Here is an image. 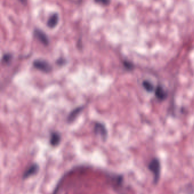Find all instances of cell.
Wrapping results in <instances>:
<instances>
[{"label": "cell", "instance_id": "obj_1", "mask_svg": "<svg viewBox=\"0 0 194 194\" xmlns=\"http://www.w3.org/2000/svg\"><path fill=\"white\" fill-rule=\"evenodd\" d=\"M32 64L34 67L45 72H50L52 68L51 64L43 59H36L32 62Z\"/></svg>", "mask_w": 194, "mask_h": 194}, {"label": "cell", "instance_id": "obj_2", "mask_svg": "<svg viewBox=\"0 0 194 194\" xmlns=\"http://www.w3.org/2000/svg\"><path fill=\"white\" fill-rule=\"evenodd\" d=\"M149 168L153 173L154 180L157 182L158 180L160 174V163L158 159H154L150 163Z\"/></svg>", "mask_w": 194, "mask_h": 194}, {"label": "cell", "instance_id": "obj_3", "mask_svg": "<svg viewBox=\"0 0 194 194\" xmlns=\"http://www.w3.org/2000/svg\"><path fill=\"white\" fill-rule=\"evenodd\" d=\"M34 35L43 44L47 45L49 43V39L47 34L41 29L35 28L34 30Z\"/></svg>", "mask_w": 194, "mask_h": 194}, {"label": "cell", "instance_id": "obj_4", "mask_svg": "<svg viewBox=\"0 0 194 194\" xmlns=\"http://www.w3.org/2000/svg\"><path fill=\"white\" fill-rule=\"evenodd\" d=\"M39 170V167L37 164L36 163L32 164L29 167L28 169H26L24 173L23 174L22 178L23 179L29 178V177H32V175L36 174L37 172H38Z\"/></svg>", "mask_w": 194, "mask_h": 194}, {"label": "cell", "instance_id": "obj_5", "mask_svg": "<svg viewBox=\"0 0 194 194\" xmlns=\"http://www.w3.org/2000/svg\"><path fill=\"white\" fill-rule=\"evenodd\" d=\"M94 131L96 134H100L103 138L107 136V131L105 125L99 122H96L94 125Z\"/></svg>", "mask_w": 194, "mask_h": 194}, {"label": "cell", "instance_id": "obj_6", "mask_svg": "<svg viewBox=\"0 0 194 194\" xmlns=\"http://www.w3.org/2000/svg\"><path fill=\"white\" fill-rule=\"evenodd\" d=\"M61 134L57 132H51L50 137V143L52 147H57L61 142Z\"/></svg>", "mask_w": 194, "mask_h": 194}, {"label": "cell", "instance_id": "obj_7", "mask_svg": "<svg viewBox=\"0 0 194 194\" xmlns=\"http://www.w3.org/2000/svg\"><path fill=\"white\" fill-rule=\"evenodd\" d=\"M58 20H59L58 14L57 13H53L49 17L47 21V25L50 27H53L57 24Z\"/></svg>", "mask_w": 194, "mask_h": 194}, {"label": "cell", "instance_id": "obj_8", "mask_svg": "<svg viewBox=\"0 0 194 194\" xmlns=\"http://www.w3.org/2000/svg\"><path fill=\"white\" fill-rule=\"evenodd\" d=\"M155 91H156L155 94H156V97L159 100H163L166 98V96H167L166 92L161 86H157Z\"/></svg>", "mask_w": 194, "mask_h": 194}, {"label": "cell", "instance_id": "obj_9", "mask_svg": "<svg viewBox=\"0 0 194 194\" xmlns=\"http://www.w3.org/2000/svg\"><path fill=\"white\" fill-rule=\"evenodd\" d=\"M83 107H84V106L80 105L79 107H77V108L73 109V110H72L70 112L69 115H68V116H67V121H72L73 119L77 117V115L80 112L82 111Z\"/></svg>", "mask_w": 194, "mask_h": 194}, {"label": "cell", "instance_id": "obj_10", "mask_svg": "<svg viewBox=\"0 0 194 194\" xmlns=\"http://www.w3.org/2000/svg\"><path fill=\"white\" fill-rule=\"evenodd\" d=\"M142 85H143L144 88L146 89L147 91L148 92H152L154 89L153 84H152V83H150L149 81H147V80L143 81V82H142Z\"/></svg>", "mask_w": 194, "mask_h": 194}, {"label": "cell", "instance_id": "obj_11", "mask_svg": "<svg viewBox=\"0 0 194 194\" xmlns=\"http://www.w3.org/2000/svg\"><path fill=\"white\" fill-rule=\"evenodd\" d=\"M13 57V55L12 54L7 52L3 54L2 57V62L3 63H9L11 61L12 58Z\"/></svg>", "mask_w": 194, "mask_h": 194}, {"label": "cell", "instance_id": "obj_12", "mask_svg": "<svg viewBox=\"0 0 194 194\" xmlns=\"http://www.w3.org/2000/svg\"><path fill=\"white\" fill-rule=\"evenodd\" d=\"M123 63H124L125 67L129 70H131L134 67V65L133 63H131V62H129V61H124Z\"/></svg>", "mask_w": 194, "mask_h": 194}, {"label": "cell", "instance_id": "obj_13", "mask_svg": "<svg viewBox=\"0 0 194 194\" xmlns=\"http://www.w3.org/2000/svg\"><path fill=\"white\" fill-rule=\"evenodd\" d=\"M65 61H66L65 59H64L63 57H60V58L57 59L56 62L59 64H63L65 62Z\"/></svg>", "mask_w": 194, "mask_h": 194}, {"label": "cell", "instance_id": "obj_14", "mask_svg": "<svg viewBox=\"0 0 194 194\" xmlns=\"http://www.w3.org/2000/svg\"><path fill=\"white\" fill-rule=\"evenodd\" d=\"M97 2H102V3H104V4H107V3H108L110 2L108 0H101V1H95Z\"/></svg>", "mask_w": 194, "mask_h": 194}]
</instances>
